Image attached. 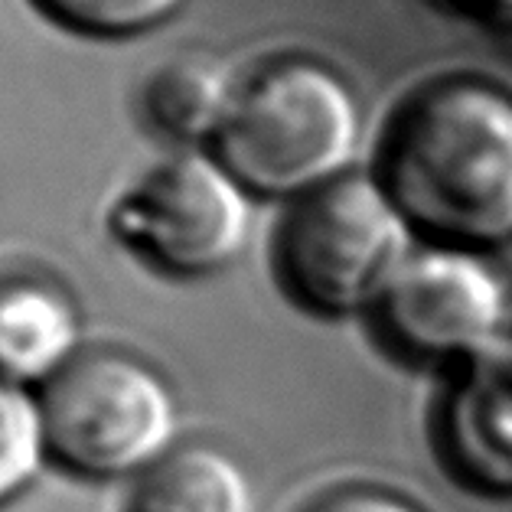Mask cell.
<instances>
[{
    "instance_id": "1",
    "label": "cell",
    "mask_w": 512,
    "mask_h": 512,
    "mask_svg": "<svg viewBox=\"0 0 512 512\" xmlns=\"http://www.w3.org/2000/svg\"><path fill=\"white\" fill-rule=\"evenodd\" d=\"M376 180L431 245L512 239V98L483 82H444L392 121Z\"/></svg>"
},
{
    "instance_id": "2",
    "label": "cell",
    "mask_w": 512,
    "mask_h": 512,
    "mask_svg": "<svg viewBox=\"0 0 512 512\" xmlns=\"http://www.w3.org/2000/svg\"><path fill=\"white\" fill-rule=\"evenodd\" d=\"M356 141L346 85L314 62H284L239 89L212 154L248 193L301 199L346 177Z\"/></svg>"
},
{
    "instance_id": "3",
    "label": "cell",
    "mask_w": 512,
    "mask_h": 512,
    "mask_svg": "<svg viewBox=\"0 0 512 512\" xmlns=\"http://www.w3.org/2000/svg\"><path fill=\"white\" fill-rule=\"evenodd\" d=\"M411 226L376 177L346 173L297 199L278 232V274L320 317L376 310L411 258Z\"/></svg>"
},
{
    "instance_id": "4",
    "label": "cell",
    "mask_w": 512,
    "mask_h": 512,
    "mask_svg": "<svg viewBox=\"0 0 512 512\" xmlns=\"http://www.w3.org/2000/svg\"><path fill=\"white\" fill-rule=\"evenodd\" d=\"M49 460L82 480H128L173 451L177 398L154 366L118 349H85L40 389Z\"/></svg>"
},
{
    "instance_id": "5",
    "label": "cell",
    "mask_w": 512,
    "mask_h": 512,
    "mask_svg": "<svg viewBox=\"0 0 512 512\" xmlns=\"http://www.w3.org/2000/svg\"><path fill=\"white\" fill-rule=\"evenodd\" d=\"M108 229L157 271L209 278L242 255L252 209L216 154L186 151L137 180L111 209Z\"/></svg>"
},
{
    "instance_id": "6",
    "label": "cell",
    "mask_w": 512,
    "mask_h": 512,
    "mask_svg": "<svg viewBox=\"0 0 512 512\" xmlns=\"http://www.w3.org/2000/svg\"><path fill=\"white\" fill-rule=\"evenodd\" d=\"M376 317L411 356L467 362L503 340L506 291L477 252L428 245L395 274Z\"/></svg>"
},
{
    "instance_id": "7",
    "label": "cell",
    "mask_w": 512,
    "mask_h": 512,
    "mask_svg": "<svg viewBox=\"0 0 512 512\" xmlns=\"http://www.w3.org/2000/svg\"><path fill=\"white\" fill-rule=\"evenodd\" d=\"M444 444L460 477L512 496V336L460 362L444 411Z\"/></svg>"
},
{
    "instance_id": "8",
    "label": "cell",
    "mask_w": 512,
    "mask_h": 512,
    "mask_svg": "<svg viewBox=\"0 0 512 512\" xmlns=\"http://www.w3.org/2000/svg\"><path fill=\"white\" fill-rule=\"evenodd\" d=\"M85 353V317L66 287L10 274L0 278V376L46 389Z\"/></svg>"
},
{
    "instance_id": "9",
    "label": "cell",
    "mask_w": 512,
    "mask_h": 512,
    "mask_svg": "<svg viewBox=\"0 0 512 512\" xmlns=\"http://www.w3.org/2000/svg\"><path fill=\"white\" fill-rule=\"evenodd\" d=\"M124 512H255V490L226 451L183 444L134 480Z\"/></svg>"
},
{
    "instance_id": "10",
    "label": "cell",
    "mask_w": 512,
    "mask_h": 512,
    "mask_svg": "<svg viewBox=\"0 0 512 512\" xmlns=\"http://www.w3.org/2000/svg\"><path fill=\"white\" fill-rule=\"evenodd\" d=\"M235 95L239 89L216 59L177 56L147 79L141 111L154 124V131L173 141L212 144L229 118Z\"/></svg>"
},
{
    "instance_id": "11",
    "label": "cell",
    "mask_w": 512,
    "mask_h": 512,
    "mask_svg": "<svg viewBox=\"0 0 512 512\" xmlns=\"http://www.w3.org/2000/svg\"><path fill=\"white\" fill-rule=\"evenodd\" d=\"M49 460L40 392L0 376V509L20 499Z\"/></svg>"
},
{
    "instance_id": "12",
    "label": "cell",
    "mask_w": 512,
    "mask_h": 512,
    "mask_svg": "<svg viewBox=\"0 0 512 512\" xmlns=\"http://www.w3.org/2000/svg\"><path fill=\"white\" fill-rule=\"evenodd\" d=\"M56 27L92 36V40H124L160 27L186 0H30Z\"/></svg>"
},
{
    "instance_id": "13",
    "label": "cell",
    "mask_w": 512,
    "mask_h": 512,
    "mask_svg": "<svg viewBox=\"0 0 512 512\" xmlns=\"http://www.w3.org/2000/svg\"><path fill=\"white\" fill-rule=\"evenodd\" d=\"M304 512H418L402 496L382 490H340L314 499Z\"/></svg>"
},
{
    "instance_id": "14",
    "label": "cell",
    "mask_w": 512,
    "mask_h": 512,
    "mask_svg": "<svg viewBox=\"0 0 512 512\" xmlns=\"http://www.w3.org/2000/svg\"><path fill=\"white\" fill-rule=\"evenodd\" d=\"M428 4L460 20L483 23V27H509L512 23V0H428Z\"/></svg>"
}]
</instances>
